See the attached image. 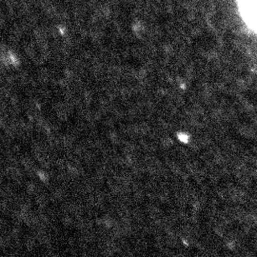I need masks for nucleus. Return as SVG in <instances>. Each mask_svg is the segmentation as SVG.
<instances>
[{"instance_id": "obj_1", "label": "nucleus", "mask_w": 257, "mask_h": 257, "mask_svg": "<svg viewBox=\"0 0 257 257\" xmlns=\"http://www.w3.org/2000/svg\"><path fill=\"white\" fill-rule=\"evenodd\" d=\"M244 5L248 19L257 24V0H244Z\"/></svg>"}]
</instances>
